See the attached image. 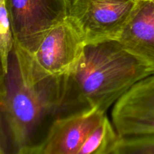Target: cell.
<instances>
[{
    "label": "cell",
    "instance_id": "1",
    "mask_svg": "<svg viewBox=\"0 0 154 154\" xmlns=\"http://www.w3.org/2000/svg\"><path fill=\"white\" fill-rule=\"evenodd\" d=\"M64 77L42 72L14 42L0 90V142L5 153L33 154L60 116Z\"/></svg>",
    "mask_w": 154,
    "mask_h": 154
},
{
    "label": "cell",
    "instance_id": "2",
    "mask_svg": "<svg viewBox=\"0 0 154 154\" xmlns=\"http://www.w3.org/2000/svg\"><path fill=\"white\" fill-rule=\"evenodd\" d=\"M152 75L153 68L118 41L87 45L76 69L66 76L59 117L93 108L107 112L136 83Z\"/></svg>",
    "mask_w": 154,
    "mask_h": 154
},
{
    "label": "cell",
    "instance_id": "3",
    "mask_svg": "<svg viewBox=\"0 0 154 154\" xmlns=\"http://www.w3.org/2000/svg\"><path fill=\"white\" fill-rule=\"evenodd\" d=\"M140 0H69L68 17L86 44L117 41Z\"/></svg>",
    "mask_w": 154,
    "mask_h": 154
},
{
    "label": "cell",
    "instance_id": "4",
    "mask_svg": "<svg viewBox=\"0 0 154 154\" xmlns=\"http://www.w3.org/2000/svg\"><path fill=\"white\" fill-rule=\"evenodd\" d=\"M14 42L32 53L54 26L68 17V0H5Z\"/></svg>",
    "mask_w": 154,
    "mask_h": 154
},
{
    "label": "cell",
    "instance_id": "5",
    "mask_svg": "<svg viewBox=\"0 0 154 154\" xmlns=\"http://www.w3.org/2000/svg\"><path fill=\"white\" fill-rule=\"evenodd\" d=\"M86 46L83 36L67 17L54 26L29 54L45 74L64 77L76 69Z\"/></svg>",
    "mask_w": 154,
    "mask_h": 154
},
{
    "label": "cell",
    "instance_id": "6",
    "mask_svg": "<svg viewBox=\"0 0 154 154\" xmlns=\"http://www.w3.org/2000/svg\"><path fill=\"white\" fill-rule=\"evenodd\" d=\"M111 121L121 137L154 135V75L138 81L117 101Z\"/></svg>",
    "mask_w": 154,
    "mask_h": 154
},
{
    "label": "cell",
    "instance_id": "7",
    "mask_svg": "<svg viewBox=\"0 0 154 154\" xmlns=\"http://www.w3.org/2000/svg\"><path fill=\"white\" fill-rule=\"evenodd\" d=\"M106 113L93 108L58 117L33 154H78L87 137Z\"/></svg>",
    "mask_w": 154,
    "mask_h": 154
},
{
    "label": "cell",
    "instance_id": "8",
    "mask_svg": "<svg viewBox=\"0 0 154 154\" xmlns=\"http://www.w3.org/2000/svg\"><path fill=\"white\" fill-rule=\"evenodd\" d=\"M129 53L154 69V2L140 0L133 16L118 38Z\"/></svg>",
    "mask_w": 154,
    "mask_h": 154
},
{
    "label": "cell",
    "instance_id": "9",
    "mask_svg": "<svg viewBox=\"0 0 154 154\" xmlns=\"http://www.w3.org/2000/svg\"><path fill=\"white\" fill-rule=\"evenodd\" d=\"M120 138L106 114L87 137L78 154H113Z\"/></svg>",
    "mask_w": 154,
    "mask_h": 154
},
{
    "label": "cell",
    "instance_id": "10",
    "mask_svg": "<svg viewBox=\"0 0 154 154\" xmlns=\"http://www.w3.org/2000/svg\"><path fill=\"white\" fill-rule=\"evenodd\" d=\"M113 154H154V135L121 137Z\"/></svg>",
    "mask_w": 154,
    "mask_h": 154
},
{
    "label": "cell",
    "instance_id": "11",
    "mask_svg": "<svg viewBox=\"0 0 154 154\" xmlns=\"http://www.w3.org/2000/svg\"><path fill=\"white\" fill-rule=\"evenodd\" d=\"M13 46L14 38L6 1L0 0V51L5 72L8 59Z\"/></svg>",
    "mask_w": 154,
    "mask_h": 154
},
{
    "label": "cell",
    "instance_id": "12",
    "mask_svg": "<svg viewBox=\"0 0 154 154\" xmlns=\"http://www.w3.org/2000/svg\"><path fill=\"white\" fill-rule=\"evenodd\" d=\"M5 69L4 66L2 63V60L1 51H0V90H2L4 83L5 76Z\"/></svg>",
    "mask_w": 154,
    "mask_h": 154
},
{
    "label": "cell",
    "instance_id": "13",
    "mask_svg": "<svg viewBox=\"0 0 154 154\" xmlns=\"http://www.w3.org/2000/svg\"><path fill=\"white\" fill-rule=\"evenodd\" d=\"M0 154H4V151H3L2 147L1 142H0Z\"/></svg>",
    "mask_w": 154,
    "mask_h": 154
},
{
    "label": "cell",
    "instance_id": "14",
    "mask_svg": "<svg viewBox=\"0 0 154 154\" xmlns=\"http://www.w3.org/2000/svg\"><path fill=\"white\" fill-rule=\"evenodd\" d=\"M153 2H154V0H153Z\"/></svg>",
    "mask_w": 154,
    "mask_h": 154
},
{
    "label": "cell",
    "instance_id": "15",
    "mask_svg": "<svg viewBox=\"0 0 154 154\" xmlns=\"http://www.w3.org/2000/svg\"><path fill=\"white\" fill-rule=\"evenodd\" d=\"M68 1H69V0H68Z\"/></svg>",
    "mask_w": 154,
    "mask_h": 154
}]
</instances>
